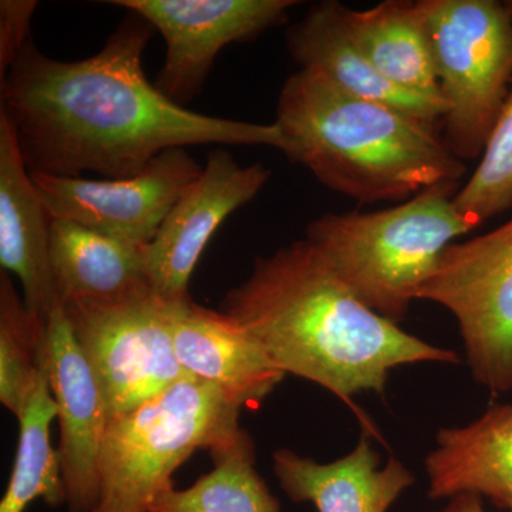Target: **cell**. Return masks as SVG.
<instances>
[{
	"instance_id": "cell-14",
	"label": "cell",
	"mask_w": 512,
	"mask_h": 512,
	"mask_svg": "<svg viewBox=\"0 0 512 512\" xmlns=\"http://www.w3.org/2000/svg\"><path fill=\"white\" fill-rule=\"evenodd\" d=\"M52 218L9 120L0 114V265L18 276L29 311L49 320L56 305L50 262Z\"/></svg>"
},
{
	"instance_id": "cell-21",
	"label": "cell",
	"mask_w": 512,
	"mask_h": 512,
	"mask_svg": "<svg viewBox=\"0 0 512 512\" xmlns=\"http://www.w3.org/2000/svg\"><path fill=\"white\" fill-rule=\"evenodd\" d=\"M211 458V471L185 490L168 488L148 512H281V503L255 468L248 433Z\"/></svg>"
},
{
	"instance_id": "cell-24",
	"label": "cell",
	"mask_w": 512,
	"mask_h": 512,
	"mask_svg": "<svg viewBox=\"0 0 512 512\" xmlns=\"http://www.w3.org/2000/svg\"><path fill=\"white\" fill-rule=\"evenodd\" d=\"M37 8L35 0L0 2V77L16 62L30 42V23Z\"/></svg>"
},
{
	"instance_id": "cell-4",
	"label": "cell",
	"mask_w": 512,
	"mask_h": 512,
	"mask_svg": "<svg viewBox=\"0 0 512 512\" xmlns=\"http://www.w3.org/2000/svg\"><path fill=\"white\" fill-rule=\"evenodd\" d=\"M458 184H440L394 207L316 218L306 239L370 309L402 322L441 254L473 231L458 211Z\"/></svg>"
},
{
	"instance_id": "cell-26",
	"label": "cell",
	"mask_w": 512,
	"mask_h": 512,
	"mask_svg": "<svg viewBox=\"0 0 512 512\" xmlns=\"http://www.w3.org/2000/svg\"><path fill=\"white\" fill-rule=\"evenodd\" d=\"M505 6H507L508 12H510L512 18V0H510V2L505 3Z\"/></svg>"
},
{
	"instance_id": "cell-13",
	"label": "cell",
	"mask_w": 512,
	"mask_h": 512,
	"mask_svg": "<svg viewBox=\"0 0 512 512\" xmlns=\"http://www.w3.org/2000/svg\"><path fill=\"white\" fill-rule=\"evenodd\" d=\"M173 339L185 376L211 384L238 409H258L285 379L247 330L192 299L173 306Z\"/></svg>"
},
{
	"instance_id": "cell-2",
	"label": "cell",
	"mask_w": 512,
	"mask_h": 512,
	"mask_svg": "<svg viewBox=\"0 0 512 512\" xmlns=\"http://www.w3.org/2000/svg\"><path fill=\"white\" fill-rule=\"evenodd\" d=\"M220 311L285 375L319 384L346 403L360 392L383 394L394 367L458 362L453 350L404 332L366 306L306 238L256 258Z\"/></svg>"
},
{
	"instance_id": "cell-16",
	"label": "cell",
	"mask_w": 512,
	"mask_h": 512,
	"mask_svg": "<svg viewBox=\"0 0 512 512\" xmlns=\"http://www.w3.org/2000/svg\"><path fill=\"white\" fill-rule=\"evenodd\" d=\"M274 473L285 494L296 503H312L319 512H387L414 483L409 468L390 458L380 468L379 453L366 434L348 456L318 463L295 451L276 450Z\"/></svg>"
},
{
	"instance_id": "cell-8",
	"label": "cell",
	"mask_w": 512,
	"mask_h": 512,
	"mask_svg": "<svg viewBox=\"0 0 512 512\" xmlns=\"http://www.w3.org/2000/svg\"><path fill=\"white\" fill-rule=\"evenodd\" d=\"M416 301L439 303L460 328L471 375L494 396L512 389V217L441 254Z\"/></svg>"
},
{
	"instance_id": "cell-11",
	"label": "cell",
	"mask_w": 512,
	"mask_h": 512,
	"mask_svg": "<svg viewBox=\"0 0 512 512\" xmlns=\"http://www.w3.org/2000/svg\"><path fill=\"white\" fill-rule=\"evenodd\" d=\"M271 178L264 164H239L222 148L211 151L201 174L175 202L153 241L143 248L151 289L167 303L190 301V281L222 222L254 200Z\"/></svg>"
},
{
	"instance_id": "cell-18",
	"label": "cell",
	"mask_w": 512,
	"mask_h": 512,
	"mask_svg": "<svg viewBox=\"0 0 512 512\" xmlns=\"http://www.w3.org/2000/svg\"><path fill=\"white\" fill-rule=\"evenodd\" d=\"M50 262L60 303H107L153 291L143 248L67 220H52Z\"/></svg>"
},
{
	"instance_id": "cell-15",
	"label": "cell",
	"mask_w": 512,
	"mask_h": 512,
	"mask_svg": "<svg viewBox=\"0 0 512 512\" xmlns=\"http://www.w3.org/2000/svg\"><path fill=\"white\" fill-rule=\"evenodd\" d=\"M342 3L326 0L312 6L288 30V47L301 69L318 73L340 92L384 104L424 126L436 128L446 116V103L399 89L382 76L353 43Z\"/></svg>"
},
{
	"instance_id": "cell-25",
	"label": "cell",
	"mask_w": 512,
	"mask_h": 512,
	"mask_svg": "<svg viewBox=\"0 0 512 512\" xmlns=\"http://www.w3.org/2000/svg\"><path fill=\"white\" fill-rule=\"evenodd\" d=\"M439 512H485L483 497L471 493L458 494Z\"/></svg>"
},
{
	"instance_id": "cell-19",
	"label": "cell",
	"mask_w": 512,
	"mask_h": 512,
	"mask_svg": "<svg viewBox=\"0 0 512 512\" xmlns=\"http://www.w3.org/2000/svg\"><path fill=\"white\" fill-rule=\"evenodd\" d=\"M343 19L353 43L390 83L443 100L420 2L387 0L365 10L343 6Z\"/></svg>"
},
{
	"instance_id": "cell-23",
	"label": "cell",
	"mask_w": 512,
	"mask_h": 512,
	"mask_svg": "<svg viewBox=\"0 0 512 512\" xmlns=\"http://www.w3.org/2000/svg\"><path fill=\"white\" fill-rule=\"evenodd\" d=\"M454 201L474 229L512 208V86L476 171Z\"/></svg>"
},
{
	"instance_id": "cell-22",
	"label": "cell",
	"mask_w": 512,
	"mask_h": 512,
	"mask_svg": "<svg viewBox=\"0 0 512 512\" xmlns=\"http://www.w3.org/2000/svg\"><path fill=\"white\" fill-rule=\"evenodd\" d=\"M49 366L47 320L29 311L8 272H0V402L18 419Z\"/></svg>"
},
{
	"instance_id": "cell-10",
	"label": "cell",
	"mask_w": 512,
	"mask_h": 512,
	"mask_svg": "<svg viewBox=\"0 0 512 512\" xmlns=\"http://www.w3.org/2000/svg\"><path fill=\"white\" fill-rule=\"evenodd\" d=\"M163 36L165 60L156 87L178 106L200 94L218 53L281 25L293 0H113Z\"/></svg>"
},
{
	"instance_id": "cell-12",
	"label": "cell",
	"mask_w": 512,
	"mask_h": 512,
	"mask_svg": "<svg viewBox=\"0 0 512 512\" xmlns=\"http://www.w3.org/2000/svg\"><path fill=\"white\" fill-rule=\"evenodd\" d=\"M47 346L67 510L93 512L99 503L101 447L109 416L92 367L59 301L47 320Z\"/></svg>"
},
{
	"instance_id": "cell-1",
	"label": "cell",
	"mask_w": 512,
	"mask_h": 512,
	"mask_svg": "<svg viewBox=\"0 0 512 512\" xmlns=\"http://www.w3.org/2000/svg\"><path fill=\"white\" fill-rule=\"evenodd\" d=\"M154 28L130 16L99 53L50 59L30 40L0 77V114L18 138L30 174L124 178L170 148L222 144L286 153L276 123L220 119L178 106L148 82L143 56Z\"/></svg>"
},
{
	"instance_id": "cell-20",
	"label": "cell",
	"mask_w": 512,
	"mask_h": 512,
	"mask_svg": "<svg viewBox=\"0 0 512 512\" xmlns=\"http://www.w3.org/2000/svg\"><path fill=\"white\" fill-rule=\"evenodd\" d=\"M55 419L57 406L47 366L18 417V450L0 512H25L39 498L50 507L66 504L59 453L50 441Z\"/></svg>"
},
{
	"instance_id": "cell-17",
	"label": "cell",
	"mask_w": 512,
	"mask_h": 512,
	"mask_svg": "<svg viewBox=\"0 0 512 512\" xmlns=\"http://www.w3.org/2000/svg\"><path fill=\"white\" fill-rule=\"evenodd\" d=\"M426 458L429 497L471 493L512 512V404L494 403L464 427L441 429Z\"/></svg>"
},
{
	"instance_id": "cell-6",
	"label": "cell",
	"mask_w": 512,
	"mask_h": 512,
	"mask_svg": "<svg viewBox=\"0 0 512 512\" xmlns=\"http://www.w3.org/2000/svg\"><path fill=\"white\" fill-rule=\"evenodd\" d=\"M441 97L444 143L458 160L483 156L512 86V18L495 0H420Z\"/></svg>"
},
{
	"instance_id": "cell-7",
	"label": "cell",
	"mask_w": 512,
	"mask_h": 512,
	"mask_svg": "<svg viewBox=\"0 0 512 512\" xmlns=\"http://www.w3.org/2000/svg\"><path fill=\"white\" fill-rule=\"evenodd\" d=\"M60 305L92 367L107 416L130 412L187 377L175 355L174 305L156 292Z\"/></svg>"
},
{
	"instance_id": "cell-3",
	"label": "cell",
	"mask_w": 512,
	"mask_h": 512,
	"mask_svg": "<svg viewBox=\"0 0 512 512\" xmlns=\"http://www.w3.org/2000/svg\"><path fill=\"white\" fill-rule=\"evenodd\" d=\"M275 123L288 143L289 160L329 190L362 204L403 202L434 185L458 184L466 175V165L436 128L340 92L309 70L286 79Z\"/></svg>"
},
{
	"instance_id": "cell-5",
	"label": "cell",
	"mask_w": 512,
	"mask_h": 512,
	"mask_svg": "<svg viewBox=\"0 0 512 512\" xmlns=\"http://www.w3.org/2000/svg\"><path fill=\"white\" fill-rule=\"evenodd\" d=\"M239 413L220 390L187 376L130 412L109 417L93 512L150 511L195 451L212 456L247 433Z\"/></svg>"
},
{
	"instance_id": "cell-9",
	"label": "cell",
	"mask_w": 512,
	"mask_h": 512,
	"mask_svg": "<svg viewBox=\"0 0 512 512\" xmlns=\"http://www.w3.org/2000/svg\"><path fill=\"white\" fill-rule=\"evenodd\" d=\"M201 171L185 148H170L131 177L32 178L52 220L73 221L131 247L146 248Z\"/></svg>"
}]
</instances>
